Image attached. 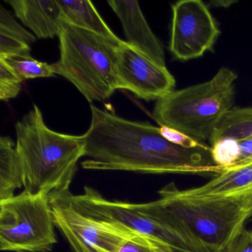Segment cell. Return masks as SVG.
<instances>
[{"mask_svg":"<svg viewBox=\"0 0 252 252\" xmlns=\"http://www.w3.org/2000/svg\"><path fill=\"white\" fill-rule=\"evenodd\" d=\"M91 122L84 134L88 170L144 174L220 173L211 147L186 149L163 138L149 122H132L91 106Z\"/></svg>","mask_w":252,"mask_h":252,"instance_id":"cell-1","label":"cell"},{"mask_svg":"<svg viewBox=\"0 0 252 252\" xmlns=\"http://www.w3.org/2000/svg\"><path fill=\"white\" fill-rule=\"evenodd\" d=\"M15 131L24 191L48 197L70 190L78 161L85 156L83 135L50 129L36 105L17 122Z\"/></svg>","mask_w":252,"mask_h":252,"instance_id":"cell-2","label":"cell"},{"mask_svg":"<svg viewBox=\"0 0 252 252\" xmlns=\"http://www.w3.org/2000/svg\"><path fill=\"white\" fill-rule=\"evenodd\" d=\"M237 75L222 67L210 80L157 100L153 116L160 126L186 134L200 143L209 141L215 128L231 110Z\"/></svg>","mask_w":252,"mask_h":252,"instance_id":"cell-3","label":"cell"},{"mask_svg":"<svg viewBox=\"0 0 252 252\" xmlns=\"http://www.w3.org/2000/svg\"><path fill=\"white\" fill-rule=\"evenodd\" d=\"M56 74L74 85L87 101H102L118 90L119 42L64 22L59 35ZM123 41V40H122Z\"/></svg>","mask_w":252,"mask_h":252,"instance_id":"cell-4","label":"cell"},{"mask_svg":"<svg viewBox=\"0 0 252 252\" xmlns=\"http://www.w3.org/2000/svg\"><path fill=\"white\" fill-rule=\"evenodd\" d=\"M159 196L168 221L191 234L212 252H222L252 216V188L215 198Z\"/></svg>","mask_w":252,"mask_h":252,"instance_id":"cell-5","label":"cell"},{"mask_svg":"<svg viewBox=\"0 0 252 252\" xmlns=\"http://www.w3.org/2000/svg\"><path fill=\"white\" fill-rule=\"evenodd\" d=\"M71 200L87 216L151 237L175 252H212L191 234L169 222L158 200L142 203L110 200L89 187H85L82 194H72Z\"/></svg>","mask_w":252,"mask_h":252,"instance_id":"cell-6","label":"cell"},{"mask_svg":"<svg viewBox=\"0 0 252 252\" xmlns=\"http://www.w3.org/2000/svg\"><path fill=\"white\" fill-rule=\"evenodd\" d=\"M49 197L23 191L0 201V250L50 252L57 243Z\"/></svg>","mask_w":252,"mask_h":252,"instance_id":"cell-7","label":"cell"},{"mask_svg":"<svg viewBox=\"0 0 252 252\" xmlns=\"http://www.w3.org/2000/svg\"><path fill=\"white\" fill-rule=\"evenodd\" d=\"M70 190L49 197L55 226L65 237L70 252H119L135 233L97 220L78 210Z\"/></svg>","mask_w":252,"mask_h":252,"instance_id":"cell-8","label":"cell"},{"mask_svg":"<svg viewBox=\"0 0 252 252\" xmlns=\"http://www.w3.org/2000/svg\"><path fill=\"white\" fill-rule=\"evenodd\" d=\"M172 11L169 51L176 60L189 61L212 51L220 30L203 1H179Z\"/></svg>","mask_w":252,"mask_h":252,"instance_id":"cell-9","label":"cell"},{"mask_svg":"<svg viewBox=\"0 0 252 252\" xmlns=\"http://www.w3.org/2000/svg\"><path fill=\"white\" fill-rule=\"evenodd\" d=\"M117 76L118 90L130 91L147 101L165 96L176 84L166 67L156 64L125 41L118 48Z\"/></svg>","mask_w":252,"mask_h":252,"instance_id":"cell-10","label":"cell"},{"mask_svg":"<svg viewBox=\"0 0 252 252\" xmlns=\"http://www.w3.org/2000/svg\"><path fill=\"white\" fill-rule=\"evenodd\" d=\"M107 3L122 23L126 43L156 64L166 67L163 45L150 29L138 2L110 0Z\"/></svg>","mask_w":252,"mask_h":252,"instance_id":"cell-11","label":"cell"},{"mask_svg":"<svg viewBox=\"0 0 252 252\" xmlns=\"http://www.w3.org/2000/svg\"><path fill=\"white\" fill-rule=\"evenodd\" d=\"M252 188V163L215 175L201 187L181 190L169 184L158 191L159 195L183 199H206L232 195Z\"/></svg>","mask_w":252,"mask_h":252,"instance_id":"cell-12","label":"cell"},{"mask_svg":"<svg viewBox=\"0 0 252 252\" xmlns=\"http://www.w3.org/2000/svg\"><path fill=\"white\" fill-rule=\"evenodd\" d=\"M16 17L38 39L59 36L64 23L57 0H5Z\"/></svg>","mask_w":252,"mask_h":252,"instance_id":"cell-13","label":"cell"},{"mask_svg":"<svg viewBox=\"0 0 252 252\" xmlns=\"http://www.w3.org/2000/svg\"><path fill=\"white\" fill-rule=\"evenodd\" d=\"M64 22L75 27L92 32L113 42H122L101 18L94 4L88 0H57Z\"/></svg>","mask_w":252,"mask_h":252,"instance_id":"cell-14","label":"cell"},{"mask_svg":"<svg viewBox=\"0 0 252 252\" xmlns=\"http://www.w3.org/2000/svg\"><path fill=\"white\" fill-rule=\"evenodd\" d=\"M23 187V171L16 144L8 136L0 138V201L14 196Z\"/></svg>","mask_w":252,"mask_h":252,"instance_id":"cell-15","label":"cell"},{"mask_svg":"<svg viewBox=\"0 0 252 252\" xmlns=\"http://www.w3.org/2000/svg\"><path fill=\"white\" fill-rule=\"evenodd\" d=\"M225 138H252V107H233L222 118L209 139L211 146Z\"/></svg>","mask_w":252,"mask_h":252,"instance_id":"cell-16","label":"cell"},{"mask_svg":"<svg viewBox=\"0 0 252 252\" xmlns=\"http://www.w3.org/2000/svg\"><path fill=\"white\" fill-rule=\"evenodd\" d=\"M3 60L22 81L38 78H50L56 75L54 64L42 63L32 56L25 57H7Z\"/></svg>","mask_w":252,"mask_h":252,"instance_id":"cell-17","label":"cell"},{"mask_svg":"<svg viewBox=\"0 0 252 252\" xmlns=\"http://www.w3.org/2000/svg\"><path fill=\"white\" fill-rule=\"evenodd\" d=\"M212 160L220 169L228 167L238 161L240 156L239 141L225 138L211 146Z\"/></svg>","mask_w":252,"mask_h":252,"instance_id":"cell-18","label":"cell"},{"mask_svg":"<svg viewBox=\"0 0 252 252\" xmlns=\"http://www.w3.org/2000/svg\"><path fill=\"white\" fill-rule=\"evenodd\" d=\"M0 33L26 42L29 45L36 41V36L19 24L13 16L2 6H0Z\"/></svg>","mask_w":252,"mask_h":252,"instance_id":"cell-19","label":"cell"},{"mask_svg":"<svg viewBox=\"0 0 252 252\" xmlns=\"http://www.w3.org/2000/svg\"><path fill=\"white\" fill-rule=\"evenodd\" d=\"M119 252H175V251L151 237L135 234L123 243Z\"/></svg>","mask_w":252,"mask_h":252,"instance_id":"cell-20","label":"cell"},{"mask_svg":"<svg viewBox=\"0 0 252 252\" xmlns=\"http://www.w3.org/2000/svg\"><path fill=\"white\" fill-rule=\"evenodd\" d=\"M22 82L11 67L0 60V99L7 101L16 98L21 91Z\"/></svg>","mask_w":252,"mask_h":252,"instance_id":"cell-21","label":"cell"},{"mask_svg":"<svg viewBox=\"0 0 252 252\" xmlns=\"http://www.w3.org/2000/svg\"><path fill=\"white\" fill-rule=\"evenodd\" d=\"M30 53L31 45L0 33V58L29 57Z\"/></svg>","mask_w":252,"mask_h":252,"instance_id":"cell-22","label":"cell"},{"mask_svg":"<svg viewBox=\"0 0 252 252\" xmlns=\"http://www.w3.org/2000/svg\"><path fill=\"white\" fill-rule=\"evenodd\" d=\"M159 132L160 135L169 142L186 149H194L206 146L205 143H200L183 132L167 126H160Z\"/></svg>","mask_w":252,"mask_h":252,"instance_id":"cell-23","label":"cell"},{"mask_svg":"<svg viewBox=\"0 0 252 252\" xmlns=\"http://www.w3.org/2000/svg\"><path fill=\"white\" fill-rule=\"evenodd\" d=\"M222 252H252V229L243 228Z\"/></svg>","mask_w":252,"mask_h":252,"instance_id":"cell-24","label":"cell"},{"mask_svg":"<svg viewBox=\"0 0 252 252\" xmlns=\"http://www.w3.org/2000/svg\"><path fill=\"white\" fill-rule=\"evenodd\" d=\"M240 144V156L238 161L252 156V138L238 141Z\"/></svg>","mask_w":252,"mask_h":252,"instance_id":"cell-25","label":"cell"},{"mask_svg":"<svg viewBox=\"0 0 252 252\" xmlns=\"http://www.w3.org/2000/svg\"><path fill=\"white\" fill-rule=\"evenodd\" d=\"M235 1H231V0H228V1H212L211 2V4L213 5L214 7H219V8H228L231 6L233 4L235 3Z\"/></svg>","mask_w":252,"mask_h":252,"instance_id":"cell-26","label":"cell"},{"mask_svg":"<svg viewBox=\"0 0 252 252\" xmlns=\"http://www.w3.org/2000/svg\"></svg>","mask_w":252,"mask_h":252,"instance_id":"cell-27","label":"cell"},{"mask_svg":"<svg viewBox=\"0 0 252 252\" xmlns=\"http://www.w3.org/2000/svg\"></svg>","mask_w":252,"mask_h":252,"instance_id":"cell-28","label":"cell"}]
</instances>
